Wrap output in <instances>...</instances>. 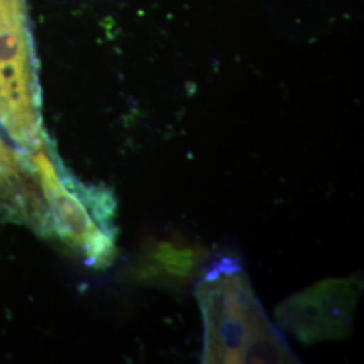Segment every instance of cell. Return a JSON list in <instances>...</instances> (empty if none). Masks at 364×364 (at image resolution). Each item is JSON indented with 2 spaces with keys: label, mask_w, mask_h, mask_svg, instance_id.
<instances>
[{
  "label": "cell",
  "mask_w": 364,
  "mask_h": 364,
  "mask_svg": "<svg viewBox=\"0 0 364 364\" xmlns=\"http://www.w3.org/2000/svg\"><path fill=\"white\" fill-rule=\"evenodd\" d=\"M196 299L204 321V363L297 362L237 259L220 257L207 266Z\"/></svg>",
  "instance_id": "6da1fadb"
},
{
  "label": "cell",
  "mask_w": 364,
  "mask_h": 364,
  "mask_svg": "<svg viewBox=\"0 0 364 364\" xmlns=\"http://www.w3.org/2000/svg\"><path fill=\"white\" fill-rule=\"evenodd\" d=\"M48 142L30 151V164L50 215L53 232L88 264L107 267L115 257V203L108 189L73 178L53 156Z\"/></svg>",
  "instance_id": "7a4b0ae2"
},
{
  "label": "cell",
  "mask_w": 364,
  "mask_h": 364,
  "mask_svg": "<svg viewBox=\"0 0 364 364\" xmlns=\"http://www.w3.org/2000/svg\"><path fill=\"white\" fill-rule=\"evenodd\" d=\"M0 127L27 153L46 142L25 0H0Z\"/></svg>",
  "instance_id": "3957f363"
},
{
  "label": "cell",
  "mask_w": 364,
  "mask_h": 364,
  "mask_svg": "<svg viewBox=\"0 0 364 364\" xmlns=\"http://www.w3.org/2000/svg\"><path fill=\"white\" fill-rule=\"evenodd\" d=\"M362 289L358 277L328 278L287 297L275 311L277 320L304 344L347 338Z\"/></svg>",
  "instance_id": "277c9868"
},
{
  "label": "cell",
  "mask_w": 364,
  "mask_h": 364,
  "mask_svg": "<svg viewBox=\"0 0 364 364\" xmlns=\"http://www.w3.org/2000/svg\"><path fill=\"white\" fill-rule=\"evenodd\" d=\"M0 215L50 236L52 221L36 171L0 135Z\"/></svg>",
  "instance_id": "5b68a950"
},
{
  "label": "cell",
  "mask_w": 364,
  "mask_h": 364,
  "mask_svg": "<svg viewBox=\"0 0 364 364\" xmlns=\"http://www.w3.org/2000/svg\"><path fill=\"white\" fill-rule=\"evenodd\" d=\"M205 257L201 248L165 240L144 252L132 275L144 284L183 285L192 281Z\"/></svg>",
  "instance_id": "8992f818"
}]
</instances>
